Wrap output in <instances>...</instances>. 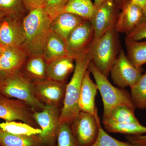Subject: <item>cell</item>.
Here are the masks:
<instances>
[{
  "label": "cell",
  "instance_id": "1",
  "mask_svg": "<svg viewBox=\"0 0 146 146\" xmlns=\"http://www.w3.org/2000/svg\"><path fill=\"white\" fill-rule=\"evenodd\" d=\"M51 18L43 8L29 11L23 21L25 40L21 48L30 56L43 55L50 32Z\"/></svg>",
  "mask_w": 146,
  "mask_h": 146
},
{
  "label": "cell",
  "instance_id": "19",
  "mask_svg": "<svg viewBox=\"0 0 146 146\" xmlns=\"http://www.w3.org/2000/svg\"><path fill=\"white\" fill-rule=\"evenodd\" d=\"M43 56L46 62L63 56H70L65 41L60 36L51 31L45 46Z\"/></svg>",
  "mask_w": 146,
  "mask_h": 146
},
{
  "label": "cell",
  "instance_id": "9",
  "mask_svg": "<svg viewBox=\"0 0 146 146\" xmlns=\"http://www.w3.org/2000/svg\"><path fill=\"white\" fill-rule=\"evenodd\" d=\"M34 111L25 102L0 94V119L6 121L20 120L32 126L39 128L33 117Z\"/></svg>",
  "mask_w": 146,
  "mask_h": 146
},
{
  "label": "cell",
  "instance_id": "39",
  "mask_svg": "<svg viewBox=\"0 0 146 146\" xmlns=\"http://www.w3.org/2000/svg\"><path fill=\"white\" fill-rule=\"evenodd\" d=\"M3 47L1 45H0V54H1V52L2 50Z\"/></svg>",
  "mask_w": 146,
  "mask_h": 146
},
{
  "label": "cell",
  "instance_id": "31",
  "mask_svg": "<svg viewBox=\"0 0 146 146\" xmlns=\"http://www.w3.org/2000/svg\"><path fill=\"white\" fill-rule=\"evenodd\" d=\"M70 0H47L43 8L52 20L63 12L65 5Z\"/></svg>",
  "mask_w": 146,
  "mask_h": 146
},
{
  "label": "cell",
  "instance_id": "8",
  "mask_svg": "<svg viewBox=\"0 0 146 146\" xmlns=\"http://www.w3.org/2000/svg\"><path fill=\"white\" fill-rule=\"evenodd\" d=\"M143 71L142 67H135L129 60L124 52L121 50L110 74L115 85L124 89L136 83L141 78Z\"/></svg>",
  "mask_w": 146,
  "mask_h": 146
},
{
  "label": "cell",
  "instance_id": "14",
  "mask_svg": "<svg viewBox=\"0 0 146 146\" xmlns=\"http://www.w3.org/2000/svg\"><path fill=\"white\" fill-rule=\"evenodd\" d=\"M25 40L23 23L18 18L7 15L0 22V45L2 47H21Z\"/></svg>",
  "mask_w": 146,
  "mask_h": 146
},
{
  "label": "cell",
  "instance_id": "30",
  "mask_svg": "<svg viewBox=\"0 0 146 146\" xmlns=\"http://www.w3.org/2000/svg\"><path fill=\"white\" fill-rule=\"evenodd\" d=\"M23 0H0V10L18 18L24 10Z\"/></svg>",
  "mask_w": 146,
  "mask_h": 146
},
{
  "label": "cell",
  "instance_id": "16",
  "mask_svg": "<svg viewBox=\"0 0 146 146\" xmlns=\"http://www.w3.org/2000/svg\"><path fill=\"white\" fill-rule=\"evenodd\" d=\"M27 56L21 47H3L0 54V71L9 73L21 70Z\"/></svg>",
  "mask_w": 146,
  "mask_h": 146
},
{
  "label": "cell",
  "instance_id": "37",
  "mask_svg": "<svg viewBox=\"0 0 146 146\" xmlns=\"http://www.w3.org/2000/svg\"><path fill=\"white\" fill-rule=\"evenodd\" d=\"M8 14L7 13H6L5 11H3L0 10V22L6 16H7Z\"/></svg>",
  "mask_w": 146,
  "mask_h": 146
},
{
  "label": "cell",
  "instance_id": "3",
  "mask_svg": "<svg viewBox=\"0 0 146 146\" xmlns=\"http://www.w3.org/2000/svg\"><path fill=\"white\" fill-rule=\"evenodd\" d=\"M0 94L24 102L35 111L45 107L35 96L33 83L21 70L5 73L0 82Z\"/></svg>",
  "mask_w": 146,
  "mask_h": 146
},
{
  "label": "cell",
  "instance_id": "33",
  "mask_svg": "<svg viewBox=\"0 0 146 146\" xmlns=\"http://www.w3.org/2000/svg\"><path fill=\"white\" fill-rule=\"evenodd\" d=\"M24 7L27 10L31 11L37 8H44L47 0H23Z\"/></svg>",
  "mask_w": 146,
  "mask_h": 146
},
{
  "label": "cell",
  "instance_id": "32",
  "mask_svg": "<svg viewBox=\"0 0 146 146\" xmlns=\"http://www.w3.org/2000/svg\"><path fill=\"white\" fill-rule=\"evenodd\" d=\"M146 39V16H144L132 31L127 35L126 40L138 41Z\"/></svg>",
  "mask_w": 146,
  "mask_h": 146
},
{
  "label": "cell",
  "instance_id": "25",
  "mask_svg": "<svg viewBox=\"0 0 146 146\" xmlns=\"http://www.w3.org/2000/svg\"><path fill=\"white\" fill-rule=\"evenodd\" d=\"M102 121L117 123L139 122L134 114V110L125 106L115 108L105 116H103Z\"/></svg>",
  "mask_w": 146,
  "mask_h": 146
},
{
  "label": "cell",
  "instance_id": "28",
  "mask_svg": "<svg viewBox=\"0 0 146 146\" xmlns=\"http://www.w3.org/2000/svg\"><path fill=\"white\" fill-rule=\"evenodd\" d=\"M56 146H77L70 124L60 123L56 136Z\"/></svg>",
  "mask_w": 146,
  "mask_h": 146
},
{
  "label": "cell",
  "instance_id": "34",
  "mask_svg": "<svg viewBox=\"0 0 146 146\" xmlns=\"http://www.w3.org/2000/svg\"><path fill=\"white\" fill-rule=\"evenodd\" d=\"M128 142L133 146H146V135H125Z\"/></svg>",
  "mask_w": 146,
  "mask_h": 146
},
{
  "label": "cell",
  "instance_id": "7",
  "mask_svg": "<svg viewBox=\"0 0 146 146\" xmlns=\"http://www.w3.org/2000/svg\"><path fill=\"white\" fill-rule=\"evenodd\" d=\"M60 111L59 107L45 106L41 111H34L35 120L42 130L39 136L46 146H56Z\"/></svg>",
  "mask_w": 146,
  "mask_h": 146
},
{
  "label": "cell",
  "instance_id": "23",
  "mask_svg": "<svg viewBox=\"0 0 146 146\" xmlns=\"http://www.w3.org/2000/svg\"><path fill=\"white\" fill-rule=\"evenodd\" d=\"M127 54L129 61L137 68L146 63V41L139 42L125 39Z\"/></svg>",
  "mask_w": 146,
  "mask_h": 146
},
{
  "label": "cell",
  "instance_id": "20",
  "mask_svg": "<svg viewBox=\"0 0 146 146\" xmlns=\"http://www.w3.org/2000/svg\"><path fill=\"white\" fill-rule=\"evenodd\" d=\"M0 146H46L39 135H14L0 129Z\"/></svg>",
  "mask_w": 146,
  "mask_h": 146
},
{
  "label": "cell",
  "instance_id": "12",
  "mask_svg": "<svg viewBox=\"0 0 146 146\" xmlns=\"http://www.w3.org/2000/svg\"><path fill=\"white\" fill-rule=\"evenodd\" d=\"M35 96L45 106L59 107L65 97L67 84L46 79L33 83Z\"/></svg>",
  "mask_w": 146,
  "mask_h": 146
},
{
  "label": "cell",
  "instance_id": "11",
  "mask_svg": "<svg viewBox=\"0 0 146 146\" xmlns=\"http://www.w3.org/2000/svg\"><path fill=\"white\" fill-rule=\"evenodd\" d=\"M95 39L94 28L89 21L84 20L70 33L65 41L69 55L75 59L88 51Z\"/></svg>",
  "mask_w": 146,
  "mask_h": 146
},
{
  "label": "cell",
  "instance_id": "2",
  "mask_svg": "<svg viewBox=\"0 0 146 146\" xmlns=\"http://www.w3.org/2000/svg\"><path fill=\"white\" fill-rule=\"evenodd\" d=\"M90 50L75 59V68L70 81L67 84L63 106L60 111V123H71L80 112L78 102L84 75L91 62Z\"/></svg>",
  "mask_w": 146,
  "mask_h": 146
},
{
  "label": "cell",
  "instance_id": "6",
  "mask_svg": "<svg viewBox=\"0 0 146 146\" xmlns=\"http://www.w3.org/2000/svg\"><path fill=\"white\" fill-rule=\"evenodd\" d=\"M101 122L89 113L80 111L70 124L77 146H91L97 140Z\"/></svg>",
  "mask_w": 146,
  "mask_h": 146
},
{
  "label": "cell",
  "instance_id": "35",
  "mask_svg": "<svg viewBox=\"0 0 146 146\" xmlns=\"http://www.w3.org/2000/svg\"><path fill=\"white\" fill-rule=\"evenodd\" d=\"M131 3L139 6L143 10L145 16H146V0H131Z\"/></svg>",
  "mask_w": 146,
  "mask_h": 146
},
{
  "label": "cell",
  "instance_id": "13",
  "mask_svg": "<svg viewBox=\"0 0 146 146\" xmlns=\"http://www.w3.org/2000/svg\"><path fill=\"white\" fill-rule=\"evenodd\" d=\"M121 11L118 15L114 29L117 32L128 34L135 28L143 18L142 9L132 3L131 0H119Z\"/></svg>",
  "mask_w": 146,
  "mask_h": 146
},
{
  "label": "cell",
  "instance_id": "4",
  "mask_svg": "<svg viewBox=\"0 0 146 146\" xmlns=\"http://www.w3.org/2000/svg\"><path fill=\"white\" fill-rule=\"evenodd\" d=\"M115 29L110 30L102 36L95 38L90 48L91 62L106 77L119 54V42Z\"/></svg>",
  "mask_w": 146,
  "mask_h": 146
},
{
  "label": "cell",
  "instance_id": "26",
  "mask_svg": "<svg viewBox=\"0 0 146 146\" xmlns=\"http://www.w3.org/2000/svg\"><path fill=\"white\" fill-rule=\"evenodd\" d=\"M0 129L9 133L21 136L39 135L42 132L40 128L34 127L26 123L15 121L1 123Z\"/></svg>",
  "mask_w": 146,
  "mask_h": 146
},
{
  "label": "cell",
  "instance_id": "17",
  "mask_svg": "<svg viewBox=\"0 0 146 146\" xmlns=\"http://www.w3.org/2000/svg\"><path fill=\"white\" fill-rule=\"evenodd\" d=\"M74 60L73 58L68 56L46 62L47 79L58 82H66L68 76L74 70Z\"/></svg>",
  "mask_w": 146,
  "mask_h": 146
},
{
  "label": "cell",
  "instance_id": "15",
  "mask_svg": "<svg viewBox=\"0 0 146 146\" xmlns=\"http://www.w3.org/2000/svg\"><path fill=\"white\" fill-rule=\"evenodd\" d=\"M90 74L87 70L84 75L79 99V108L80 111L91 114L98 121H100L95 102L98 87L91 79Z\"/></svg>",
  "mask_w": 146,
  "mask_h": 146
},
{
  "label": "cell",
  "instance_id": "18",
  "mask_svg": "<svg viewBox=\"0 0 146 146\" xmlns=\"http://www.w3.org/2000/svg\"><path fill=\"white\" fill-rule=\"evenodd\" d=\"M79 16L68 12H63L53 19L51 31L66 41L71 33L84 21Z\"/></svg>",
  "mask_w": 146,
  "mask_h": 146
},
{
  "label": "cell",
  "instance_id": "21",
  "mask_svg": "<svg viewBox=\"0 0 146 146\" xmlns=\"http://www.w3.org/2000/svg\"><path fill=\"white\" fill-rule=\"evenodd\" d=\"M26 74H24L33 82L47 79L46 63L43 55L30 56L25 66Z\"/></svg>",
  "mask_w": 146,
  "mask_h": 146
},
{
  "label": "cell",
  "instance_id": "36",
  "mask_svg": "<svg viewBox=\"0 0 146 146\" xmlns=\"http://www.w3.org/2000/svg\"><path fill=\"white\" fill-rule=\"evenodd\" d=\"M109 1V0H95V2H94V5L95 6L99 5L100 4L104 2L105 1ZM112 1H118L119 0H112Z\"/></svg>",
  "mask_w": 146,
  "mask_h": 146
},
{
  "label": "cell",
  "instance_id": "10",
  "mask_svg": "<svg viewBox=\"0 0 146 146\" xmlns=\"http://www.w3.org/2000/svg\"><path fill=\"white\" fill-rule=\"evenodd\" d=\"M117 2L109 0L95 6L94 13L90 21L94 28L95 38L114 29L119 15Z\"/></svg>",
  "mask_w": 146,
  "mask_h": 146
},
{
  "label": "cell",
  "instance_id": "27",
  "mask_svg": "<svg viewBox=\"0 0 146 146\" xmlns=\"http://www.w3.org/2000/svg\"><path fill=\"white\" fill-rule=\"evenodd\" d=\"M130 88L131 97L135 108L146 109V70L137 82Z\"/></svg>",
  "mask_w": 146,
  "mask_h": 146
},
{
  "label": "cell",
  "instance_id": "38",
  "mask_svg": "<svg viewBox=\"0 0 146 146\" xmlns=\"http://www.w3.org/2000/svg\"><path fill=\"white\" fill-rule=\"evenodd\" d=\"M5 74V72L0 71V82L2 79L3 76Z\"/></svg>",
  "mask_w": 146,
  "mask_h": 146
},
{
  "label": "cell",
  "instance_id": "5",
  "mask_svg": "<svg viewBox=\"0 0 146 146\" xmlns=\"http://www.w3.org/2000/svg\"><path fill=\"white\" fill-rule=\"evenodd\" d=\"M88 70L93 75L99 91L103 103V116L107 115L112 109L120 106H125L135 110L130 93L124 89L115 87L92 62L88 66Z\"/></svg>",
  "mask_w": 146,
  "mask_h": 146
},
{
  "label": "cell",
  "instance_id": "24",
  "mask_svg": "<svg viewBox=\"0 0 146 146\" xmlns=\"http://www.w3.org/2000/svg\"><path fill=\"white\" fill-rule=\"evenodd\" d=\"M95 5L91 0H70L65 5L63 12H68L90 21Z\"/></svg>",
  "mask_w": 146,
  "mask_h": 146
},
{
  "label": "cell",
  "instance_id": "22",
  "mask_svg": "<svg viewBox=\"0 0 146 146\" xmlns=\"http://www.w3.org/2000/svg\"><path fill=\"white\" fill-rule=\"evenodd\" d=\"M106 130L110 133H119L125 135H143L146 133V127L140 122L117 123L102 121Z\"/></svg>",
  "mask_w": 146,
  "mask_h": 146
},
{
  "label": "cell",
  "instance_id": "29",
  "mask_svg": "<svg viewBox=\"0 0 146 146\" xmlns=\"http://www.w3.org/2000/svg\"><path fill=\"white\" fill-rule=\"evenodd\" d=\"M91 146H133L128 142H122L113 138L101 125L97 140Z\"/></svg>",
  "mask_w": 146,
  "mask_h": 146
}]
</instances>
